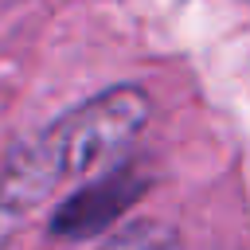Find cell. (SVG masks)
<instances>
[{"label": "cell", "instance_id": "2", "mask_svg": "<svg viewBox=\"0 0 250 250\" xmlns=\"http://www.w3.org/2000/svg\"><path fill=\"white\" fill-rule=\"evenodd\" d=\"M141 191V184L129 176V172H109V176H98V180H90V184H78V191L55 211V219H51V227H55V234H62V238H90V234H98V230H105L125 207H129V199Z\"/></svg>", "mask_w": 250, "mask_h": 250}, {"label": "cell", "instance_id": "1", "mask_svg": "<svg viewBox=\"0 0 250 250\" xmlns=\"http://www.w3.org/2000/svg\"><path fill=\"white\" fill-rule=\"evenodd\" d=\"M148 125V94L113 86L51 121L8 168L4 203L31 207L62 184H90L125 164L129 148Z\"/></svg>", "mask_w": 250, "mask_h": 250}, {"label": "cell", "instance_id": "3", "mask_svg": "<svg viewBox=\"0 0 250 250\" xmlns=\"http://www.w3.org/2000/svg\"><path fill=\"white\" fill-rule=\"evenodd\" d=\"M102 250H180V234L168 223L145 219V223H133V227L117 230Z\"/></svg>", "mask_w": 250, "mask_h": 250}]
</instances>
